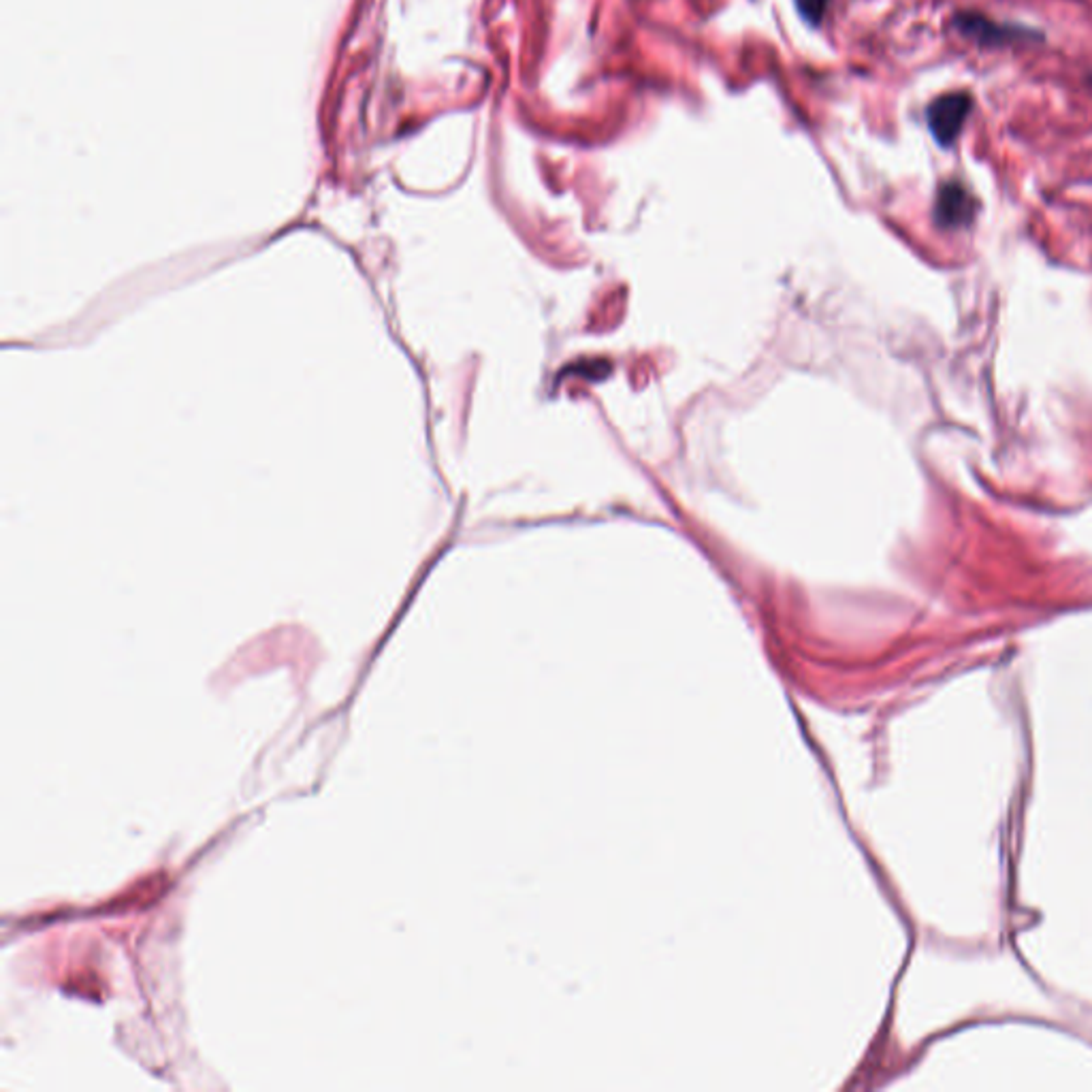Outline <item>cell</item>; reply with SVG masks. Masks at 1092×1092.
Wrapping results in <instances>:
<instances>
[{"label": "cell", "instance_id": "6da1fadb", "mask_svg": "<svg viewBox=\"0 0 1092 1092\" xmlns=\"http://www.w3.org/2000/svg\"><path fill=\"white\" fill-rule=\"evenodd\" d=\"M956 33L977 47H1011L1043 41V33L1020 24H1003L980 12H958L952 17Z\"/></svg>", "mask_w": 1092, "mask_h": 1092}, {"label": "cell", "instance_id": "7a4b0ae2", "mask_svg": "<svg viewBox=\"0 0 1092 1092\" xmlns=\"http://www.w3.org/2000/svg\"><path fill=\"white\" fill-rule=\"evenodd\" d=\"M973 109V97L966 90L945 92L926 107V124L933 139L941 148H952L961 137L966 118Z\"/></svg>", "mask_w": 1092, "mask_h": 1092}, {"label": "cell", "instance_id": "3957f363", "mask_svg": "<svg viewBox=\"0 0 1092 1092\" xmlns=\"http://www.w3.org/2000/svg\"><path fill=\"white\" fill-rule=\"evenodd\" d=\"M977 214V199L964 184L956 179L943 181L937 190L935 218L943 228H962L973 223Z\"/></svg>", "mask_w": 1092, "mask_h": 1092}, {"label": "cell", "instance_id": "277c9868", "mask_svg": "<svg viewBox=\"0 0 1092 1092\" xmlns=\"http://www.w3.org/2000/svg\"><path fill=\"white\" fill-rule=\"evenodd\" d=\"M826 3L828 0H798V7H800V12L809 17V20L818 22V20H821Z\"/></svg>", "mask_w": 1092, "mask_h": 1092}, {"label": "cell", "instance_id": "5b68a950", "mask_svg": "<svg viewBox=\"0 0 1092 1092\" xmlns=\"http://www.w3.org/2000/svg\"><path fill=\"white\" fill-rule=\"evenodd\" d=\"M1086 82H1088V85H1090V88H1092V75H1088V78H1086Z\"/></svg>", "mask_w": 1092, "mask_h": 1092}]
</instances>
